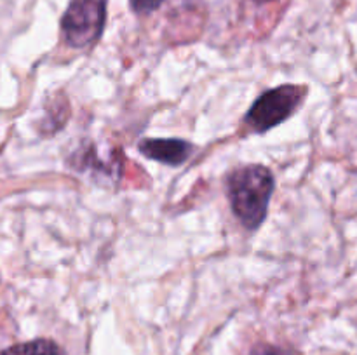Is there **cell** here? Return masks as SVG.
Returning a JSON list of instances; mask_svg holds the SVG:
<instances>
[{
    "mask_svg": "<svg viewBox=\"0 0 357 355\" xmlns=\"http://www.w3.org/2000/svg\"><path fill=\"white\" fill-rule=\"evenodd\" d=\"M274 190V173L264 164L234 167L225 178L230 209L248 232H257L265 223Z\"/></svg>",
    "mask_w": 357,
    "mask_h": 355,
    "instance_id": "6da1fadb",
    "label": "cell"
},
{
    "mask_svg": "<svg viewBox=\"0 0 357 355\" xmlns=\"http://www.w3.org/2000/svg\"><path fill=\"white\" fill-rule=\"evenodd\" d=\"M307 90V86L300 84H282L264 90L244 115V124L253 134H265L298 111Z\"/></svg>",
    "mask_w": 357,
    "mask_h": 355,
    "instance_id": "7a4b0ae2",
    "label": "cell"
},
{
    "mask_svg": "<svg viewBox=\"0 0 357 355\" xmlns=\"http://www.w3.org/2000/svg\"><path fill=\"white\" fill-rule=\"evenodd\" d=\"M107 23V0H70L61 17L66 45L86 49L96 44Z\"/></svg>",
    "mask_w": 357,
    "mask_h": 355,
    "instance_id": "3957f363",
    "label": "cell"
},
{
    "mask_svg": "<svg viewBox=\"0 0 357 355\" xmlns=\"http://www.w3.org/2000/svg\"><path fill=\"white\" fill-rule=\"evenodd\" d=\"M138 152L164 166L180 167L194 155L195 146L180 138H143L138 141Z\"/></svg>",
    "mask_w": 357,
    "mask_h": 355,
    "instance_id": "277c9868",
    "label": "cell"
},
{
    "mask_svg": "<svg viewBox=\"0 0 357 355\" xmlns=\"http://www.w3.org/2000/svg\"><path fill=\"white\" fill-rule=\"evenodd\" d=\"M70 166L79 173H91L93 176L105 180H119L121 176V162L117 160H101L93 143H80L79 148L68 159Z\"/></svg>",
    "mask_w": 357,
    "mask_h": 355,
    "instance_id": "5b68a950",
    "label": "cell"
},
{
    "mask_svg": "<svg viewBox=\"0 0 357 355\" xmlns=\"http://www.w3.org/2000/svg\"><path fill=\"white\" fill-rule=\"evenodd\" d=\"M0 355H65L56 341L47 338L24 341V343L13 345L9 348L0 350Z\"/></svg>",
    "mask_w": 357,
    "mask_h": 355,
    "instance_id": "8992f818",
    "label": "cell"
},
{
    "mask_svg": "<svg viewBox=\"0 0 357 355\" xmlns=\"http://www.w3.org/2000/svg\"><path fill=\"white\" fill-rule=\"evenodd\" d=\"M166 0H129V7L138 16H146L159 9Z\"/></svg>",
    "mask_w": 357,
    "mask_h": 355,
    "instance_id": "52a82bcc",
    "label": "cell"
},
{
    "mask_svg": "<svg viewBox=\"0 0 357 355\" xmlns=\"http://www.w3.org/2000/svg\"><path fill=\"white\" fill-rule=\"evenodd\" d=\"M251 355H296V354L291 350H286V348L275 347V345L261 343V345H258V347L253 348Z\"/></svg>",
    "mask_w": 357,
    "mask_h": 355,
    "instance_id": "ba28073f",
    "label": "cell"
},
{
    "mask_svg": "<svg viewBox=\"0 0 357 355\" xmlns=\"http://www.w3.org/2000/svg\"><path fill=\"white\" fill-rule=\"evenodd\" d=\"M257 3H268V2H274V0H253Z\"/></svg>",
    "mask_w": 357,
    "mask_h": 355,
    "instance_id": "9c48e42d",
    "label": "cell"
}]
</instances>
